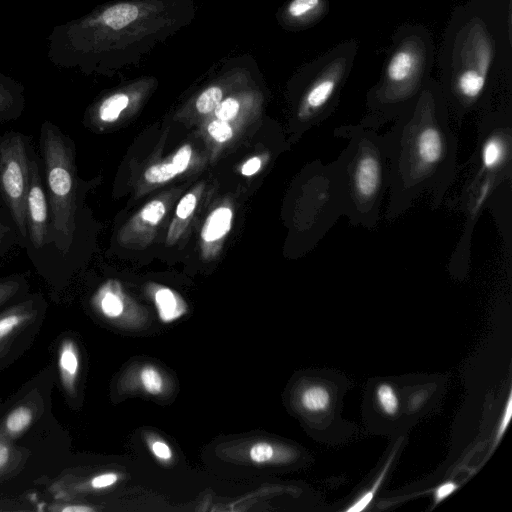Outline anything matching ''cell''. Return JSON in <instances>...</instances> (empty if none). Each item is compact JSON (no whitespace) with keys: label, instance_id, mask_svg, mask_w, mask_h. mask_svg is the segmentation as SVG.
I'll return each mask as SVG.
<instances>
[{"label":"cell","instance_id":"5","mask_svg":"<svg viewBox=\"0 0 512 512\" xmlns=\"http://www.w3.org/2000/svg\"><path fill=\"white\" fill-rule=\"evenodd\" d=\"M512 114L504 107L482 113L476 149L471 157L473 174L463 195L467 222L463 241H470L476 219L488 204L496 208V190L511 184ZM495 209L493 210V212Z\"/></svg>","mask_w":512,"mask_h":512},{"label":"cell","instance_id":"4","mask_svg":"<svg viewBox=\"0 0 512 512\" xmlns=\"http://www.w3.org/2000/svg\"><path fill=\"white\" fill-rule=\"evenodd\" d=\"M333 134L347 140L334 160L343 191L344 216L354 226L374 229L389 187V160L383 136L361 123L339 126Z\"/></svg>","mask_w":512,"mask_h":512},{"label":"cell","instance_id":"20","mask_svg":"<svg viewBox=\"0 0 512 512\" xmlns=\"http://www.w3.org/2000/svg\"><path fill=\"white\" fill-rule=\"evenodd\" d=\"M328 11L327 0H292L288 13L296 19L318 17Z\"/></svg>","mask_w":512,"mask_h":512},{"label":"cell","instance_id":"19","mask_svg":"<svg viewBox=\"0 0 512 512\" xmlns=\"http://www.w3.org/2000/svg\"><path fill=\"white\" fill-rule=\"evenodd\" d=\"M15 246L21 247L17 229L8 211L0 204V258Z\"/></svg>","mask_w":512,"mask_h":512},{"label":"cell","instance_id":"22","mask_svg":"<svg viewBox=\"0 0 512 512\" xmlns=\"http://www.w3.org/2000/svg\"><path fill=\"white\" fill-rule=\"evenodd\" d=\"M375 395L377 404L384 414L394 416L398 413L399 398L393 386L382 383L377 387Z\"/></svg>","mask_w":512,"mask_h":512},{"label":"cell","instance_id":"2","mask_svg":"<svg viewBox=\"0 0 512 512\" xmlns=\"http://www.w3.org/2000/svg\"><path fill=\"white\" fill-rule=\"evenodd\" d=\"M439 85L459 123L487 112L511 66V0H468L455 8L438 56Z\"/></svg>","mask_w":512,"mask_h":512},{"label":"cell","instance_id":"24","mask_svg":"<svg viewBox=\"0 0 512 512\" xmlns=\"http://www.w3.org/2000/svg\"><path fill=\"white\" fill-rule=\"evenodd\" d=\"M391 459L386 463L385 468L381 471L375 483L371 487V489L367 490L364 494L361 495L356 501L353 502L348 508L345 509L346 512H360L365 510L371 501L373 500L378 488L380 487L383 479L385 477L386 471L390 466Z\"/></svg>","mask_w":512,"mask_h":512},{"label":"cell","instance_id":"30","mask_svg":"<svg viewBox=\"0 0 512 512\" xmlns=\"http://www.w3.org/2000/svg\"><path fill=\"white\" fill-rule=\"evenodd\" d=\"M274 456V448L267 442H257L249 450V457L255 463H265Z\"/></svg>","mask_w":512,"mask_h":512},{"label":"cell","instance_id":"14","mask_svg":"<svg viewBox=\"0 0 512 512\" xmlns=\"http://www.w3.org/2000/svg\"><path fill=\"white\" fill-rule=\"evenodd\" d=\"M28 451L15 446L10 441L0 440V479L19 470L28 458Z\"/></svg>","mask_w":512,"mask_h":512},{"label":"cell","instance_id":"3","mask_svg":"<svg viewBox=\"0 0 512 512\" xmlns=\"http://www.w3.org/2000/svg\"><path fill=\"white\" fill-rule=\"evenodd\" d=\"M434 44L427 28L404 24L392 44L378 81L366 94L367 113L359 123L379 130L393 122L419 96L431 78Z\"/></svg>","mask_w":512,"mask_h":512},{"label":"cell","instance_id":"33","mask_svg":"<svg viewBox=\"0 0 512 512\" xmlns=\"http://www.w3.org/2000/svg\"><path fill=\"white\" fill-rule=\"evenodd\" d=\"M196 207V197L194 194H186L177 205L176 214L180 219L188 218Z\"/></svg>","mask_w":512,"mask_h":512},{"label":"cell","instance_id":"28","mask_svg":"<svg viewBox=\"0 0 512 512\" xmlns=\"http://www.w3.org/2000/svg\"><path fill=\"white\" fill-rule=\"evenodd\" d=\"M48 510L53 512H92L95 509L87 504L72 501L70 498H57Z\"/></svg>","mask_w":512,"mask_h":512},{"label":"cell","instance_id":"26","mask_svg":"<svg viewBox=\"0 0 512 512\" xmlns=\"http://www.w3.org/2000/svg\"><path fill=\"white\" fill-rule=\"evenodd\" d=\"M222 98V91L218 87L205 90L197 99L196 108L201 113H208L216 108Z\"/></svg>","mask_w":512,"mask_h":512},{"label":"cell","instance_id":"34","mask_svg":"<svg viewBox=\"0 0 512 512\" xmlns=\"http://www.w3.org/2000/svg\"><path fill=\"white\" fill-rule=\"evenodd\" d=\"M118 481V475L114 472H106L92 477L91 487L94 490L112 486Z\"/></svg>","mask_w":512,"mask_h":512},{"label":"cell","instance_id":"18","mask_svg":"<svg viewBox=\"0 0 512 512\" xmlns=\"http://www.w3.org/2000/svg\"><path fill=\"white\" fill-rule=\"evenodd\" d=\"M28 289L29 284L24 275L15 274L0 278V308L24 297Z\"/></svg>","mask_w":512,"mask_h":512},{"label":"cell","instance_id":"27","mask_svg":"<svg viewBox=\"0 0 512 512\" xmlns=\"http://www.w3.org/2000/svg\"><path fill=\"white\" fill-rule=\"evenodd\" d=\"M101 310L109 318L120 316L124 310L122 298L112 292L106 293L101 300Z\"/></svg>","mask_w":512,"mask_h":512},{"label":"cell","instance_id":"38","mask_svg":"<svg viewBox=\"0 0 512 512\" xmlns=\"http://www.w3.org/2000/svg\"><path fill=\"white\" fill-rule=\"evenodd\" d=\"M151 450L161 460H169L172 457L170 447L163 441H155L151 446Z\"/></svg>","mask_w":512,"mask_h":512},{"label":"cell","instance_id":"32","mask_svg":"<svg viewBox=\"0 0 512 512\" xmlns=\"http://www.w3.org/2000/svg\"><path fill=\"white\" fill-rule=\"evenodd\" d=\"M209 134L218 142H225L232 137V129L226 121H212L208 126Z\"/></svg>","mask_w":512,"mask_h":512},{"label":"cell","instance_id":"21","mask_svg":"<svg viewBox=\"0 0 512 512\" xmlns=\"http://www.w3.org/2000/svg\"><path fill=\"white\" fill-rule=\"evenodd\" d=\"M128 96L122 93L114 94L103 101L98 110V116L103 122H114L127 107Z\"/></svg>","mask_w":512,"mask_h":512},{"label":"cell","instance_id":"39","mask_svg":"<svg viewBox=\"0 0 512 512\" xmlns=\"http://www.w3.org/2000/svg\"><path fill=\"white\" fill-rule=\"evenodd\" d=\"M261 167V160L258 157L249 159L242 167V174L250 176L255 174Z\"/></svg>","mask_w":512,"mask_h":512},{"label":"cell","instance_id":"40","mask_svg":"<svg viewBox=\"0 0 512 512\" xmlns=\"http://www.w3.org/2000/svg\"><path fill=\"white\" fill-rule=\"evenodd\" d=\"M14 339L0 341V359L10 350Z\"/></svg>","mask_w":512,"mask_h":512},{"label":"cell","instance_id":"31","mask_svg":"<svg viewBox=\"0 0 512 512\" xmlns=\"http://www.w3.org/2000/svg\"><path fill=\"white\" fill-rule=\"evenodd\" d=\"M238 111L239 103L233 98H228L216 106L215 115L222 121H228L234 118Z\"/></svg>","mask_w":512,"mask_h":512},{"label":"cell","instance_id":"16","mask_svg":"<svg viewBox=\"0 0 512 512\" xmlns=\"http://www.w3.org/2000/svg\"><path fill=\"white\" fill-rule=\"evenodd\" d=\"M139 16V9L130 3H121L109 7L102 14L103 22L114 30H119L134 20Z\"/></svg>","mask_w":512,"mask_h":512},{"label":"cell","instance_id":"12","mask_svg":"<svg viewBox=\"0 0 512 512\" xmlns=\"http://www.w3.org/2000/svg\"><path fill=\"white\" fill-rule=\"evenodd\" d=\"M58 368L63 389L70 396H74L80 372V354L76 344L70 338L63 339L60 344Z\"/></svg>","mask_w":512,"mask_h":512},{"label":"cell","instance_id":"29","mask_svg":"<svg viewBox=\"0 0 512 512\" xmlns=\"http://www.w3.org/2000/svg\"><path fill=\"white\" fill-rule=\"evenodd\" d=\"M165 214V206L159 200H154L146 204L141 210V217L143 220L149 222L152 225H156L160 222Z\"/></svg>","mask_w":512,"mask_h":512},{"label":"cell","instance_id":"1","mask_svg":"<svg viewBox=\"0 0 512 512\" xmlns=\"http://www.w3.org/2000/svg\"><path fill=\"white\" fill-rule=\"evenodd\" d=\"M382 136L389 160L386 220L404 214L422 194L439 207L457 174V139L439 82L430 78Z\"/></svg>","mask_w":512,"mask_h":512},{"label":"cell","instance_id":"13","mask_svg":"<svg viewBox=\"0 0 512 512\" xmlns=\"http://www.w3.org/2000/svg\"><path fill=\"white\" fill-rule=\"evenodd\" d=\"M154 300L159 317L164 323L172 322L186 313L184 301L168 288L158 289Z\"/></svg>","mask_w":512,"mask_h":512},{"label":"cell","instance_id":"7","mask_svg":"<svg viewBox=\"0 0 512 512\" xmlns=\"http://www.w3.org/2000/svg\"><path fill=\"white\" fill-rule=\"evenodd\" d=\"M357 51V42L350 39L324 53L314 64L297 112L301 127L320 124L334 113Z\"/></svg>","mask_w":512,"mask_h":512},{"label":"cell","instance_id":"17","mask_svg":"<svg viewBox=\"0 0 512 512\" xmlns=\"http://www.w3.org/2000/svg\"><path fill=\"white\" fill-rule=\"evenodd\" d=\"M300 403L310 413L324 412L330 406L331 394L325 386L311 385L302 391Z\"/></svg>","mask_w":512,"mask_h":512},{"label":"cell","instance_id":"8","mask_svg":"<svg viewBox=\"0 0 512 512\" xmlns=\"http://www.w3.org/2000/svg\"><path fill=\"white\" fill-rule=\"evenodd\" d=\"M34 151L23 133L0 134V204L10 214L22 248L27 244L25 201Z\"/></svg>","mask_w":512,"mask_h":512},{"label":"cell","instance_id":"37","mask_svg":"<svg viewBox=\"0 0 512 512\" xmlns=\"http://www.w3.org/2000/svg\"><path fill=\"white\" fill-rule=\"evenodd\" d=\"M511 416H512V399H511V393H510L508 396L505 408H504V413L502 415V418H501L499 426H498V430H497V439L498 440L505 433V431L508 427V424L511 420Z\"/></svg>","mask_w":512,"mask_h":512},{"label":"cell","instance_id":"23","mask_svg":"<svg viewBox=\"0 0 512 512\" xmlns=\"http://www.w3.org/2000/svg\"><path fill=\"white\" fill-rule=\"evenodd\" d=\"M140 381L144 390L152 395L163 390V378L160 372L153 366H145L140 372Z\"/></svg>","mask_w":512,"mask_h":512},{"label":"cell","instance_id":"15","mask_svg":"<svg viewBox=\"0 0 512 512\" xmlns=\"http://www.w3.org/2000/svg\"><path fill=\"white\" fill-rule=\"evenodd\" d=\"M232 220V212L226 207L215 209L207 218L203 229L202 238L207 241H215L222 238L229 230Z\"/></svg>","mask_w":512,"mask_h":512},{"label":"cell","instance_id":"11","mask_svg":"<svg viewBox=\"0 0 512 512\" xmlns=\"http://www.w3.org/2000/svg\"><path fill=\"white\" fill-rule=\"evenodd\" d=\"M43 408L38 396L18 404L0 421V440L13 442L20 437L41 415Z\"/></svg>","mask_w":512,"mask_h":512},{"label":"cell","instance_id":"35","mask_svg":"<svg viewBox=\"0 0 512 512\" xmlns=\"http://www.w3.org/2000/svg\"><path fill=\"white\" fill-rule=\"evenodd\" d=\"M191 152V147L189 145H185L174 155L172 164L178 173L183 172L187 168L191 158Z\"/></svg>","mask_w":512,"mask_h":512},{"label":"cell","instance_id":"6","mask_svg":"<svg viewBox=\"0 0 512 512\" xmlns=\"http://www.w3.org/2000/svg\"><path fill=\"white\" fill-rule=\"evenodd\" d=\"M43 178L50 209L49 245L66 257L76 229L77 179L72 141L58 126L44 122L40 129Z\"/></svg>","mask_w":512,"mask_h":512},{"label":"cell","instance_id":"10","mask_svg":"<svg viewBox=\"0 0 512 512\" xmlns=\"http://www.w3.org/2000/svg\"><path fill=\"white\" fill-rule=\"evenodd\" d=\"M45 309L41 295L25 298L0 312V341L14 339L32 324Z\"/></svg>","mask_w":512,"mask_h":512},{"label":"cell","instance_id":"25","mask_svg":"<svg viewBox=\"0 0 512 512\" xmlns=\"http://www.w3.org/2000/svg\"><path fill=\"white\" fill-rule=\"evenodd\" d=\"M176 174H178V171L170 162L151 166L146 170L145 178L151 183H162L170 180Z\"/></svg>","mask_w":512,"mask_h":512},{"label":"cell","instance_id":"9","mask_svg":"<svg viewBox=\"0 0 512 512\" xmlns=\"http://www.w3.org/2000/svg\"><path fill=\"white\" fill-rule=\"evenodd\" d=\"M27 244L26 250L35 262L49 245L50 209L45 190L40 158L33 152L25 201Z\"/></svg>","mask_w":512,"mask_h":512},{"label":"cell","instance_id":"36","mask_svg":"<svg viewBox=\"0 0 512 512\" xmlns=\"http://www.w3.org/2000/svg\"><path fill=\"white\" fill-rule=\"evenodd\" d=\"M457 484L452 481H447L438 486L434 491L435 504L443 501L450 496L457 489Z\"/></svg>","mask_w":512,"mask_h":512}]
</instances>
